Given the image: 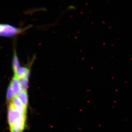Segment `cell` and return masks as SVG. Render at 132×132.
Returning a JSON list of instances; mask_svg holds the SVG:
<instances>
[{"instance_id":"cell-8","label":"cell","mask_w":132,"mask_h":132,"mask_svg":"<svg viewBox=\"0 0 132 132\" xmlns=\"http://www.w3.org/2000/svg\"><path fill=\"white\" fill-rule=\"evenodd\" d=\"M13 92L10 84L8 87L6 94V98L8 100H11L13 98Z\"/></svg>"},{"instance_id":"cell-5","label":"cell","mask_w":132,"mask_h":132,"mask_svg":"<svg viewBox=\"0 0 132 132\" xmlns=\"http://www.w3.org/2000/svg\"><path fill=\"white\" fill-rule=\"evenodd\" d=\"M16 97L23 106L27 109L28 105V97L27 91H21L17 95Z\"/></svg>"},{"instance_id":"cell-6","label":"cell","mask_w":132,"mask_h":132,"mask_svg":"<svg viewBox=\"0 0 132 132\" xmlns=\"http://www.w3.org/2000/svg\"><path fill=\"white\" fill-rule=\"evenodd\" d=\"M20 62L17 53L15 49H14L12 58V68L14 73L20 67Z\"/></svg>"},{"instance_id":"cell-2","label":"cell","mask_w":132,"mask_h":132,"mask_svg":"<svg viewBox=\"0 0 132 132\" xmlns=\"http://www.w3.org/2000/svg\"><path fill=\"white\" fill-rule=\"evenodd\" d=\"M18 111L23 116L26 117L27 109L23 106L16 96L13 97L11 102Z\"/></svg>"},{"instance_id":"cell-9","label":"cell","mask_w":132,"mask_h":132,"mask_svg":"<svg viewBox=\"0 0 132 132\" xmlns=\"http://www.w3.org/2000/svg\"><path fill=\"white\" fill-rule=\"evenodd\" d=\"M2 24H0V30H1Z\"/></svg>"},{"instance_id":"cell-1","label":"cell","mask_w":132,"mask_h":132,"mask_svg":"<svg viewBox=\"0 0 132 132\" xmlns=\"http://www.w3.org/2000/svg\"><path fill=\"white\" fill-rule=\"evenodd\" d=\"M8 112L10 132H24L26 127V117L21 114L11 102Z\"/></svg>"},{"instance_id":"cell-4","label":"cell","mask_w":132,"mask_h":132,"mask_svg":"<svg viewBox=\"0 0 132 132\" xmlns=\"http://www.w3.org/2000/svg\"><path fill=\"white\" fill-rule=\"evenodd\" d=\"M14 76L17 77H24L29 78L30 74L29 69L26 67H20L14 73Z\"/></svg>"},{"instance_id":"cell-3","label":"cell","mask_w":132,"mask_h":132,"mask_svg":"<svg viewBox=\"0 0 132 132\" xmlns=\"http://www.w3.org/2000/svg\"><path fill=\"white\" fill-rule=\"evenodd\" d=\"M12 87L13 95L16 96L20 93L21 90L20 85L17 77L14 76L12 78L11 84Z\"/></svg>"},{"instance_id":"cell-7","label":"cell","mask_w":132,"mask_h":132,"mask_svg":"<svg viewBox=\"0 0 132 132\" xmlns=\"http://www.w3.org/2000/svg\"><path fill=\"white\" fill-rule=\"evenodd\" d=\"M22 91H26L28 85V79L24 77H17Z\"/></svg>"}]
</instances>
